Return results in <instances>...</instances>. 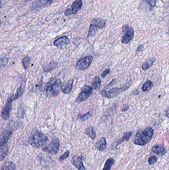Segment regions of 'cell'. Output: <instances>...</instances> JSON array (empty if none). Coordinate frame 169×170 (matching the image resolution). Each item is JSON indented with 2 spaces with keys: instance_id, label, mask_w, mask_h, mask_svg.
I'll return each mask as SVG.
<instances>
[{
  "instance_id": "16",
  "label": "cell",
  "mask_w": 169,
  "mask_h": 170,
  "mask_svg": "<svg viewBox=\"0 0 169 170\" xmlns=\"http://www.w3.org/2000/svg\"><path fill=\"white\" fill-rule=\"evenodd\" d=\"M132 131H129V132H127L123 133L122 138L118 140L117 141L115 142V145L114 146V147H117L118 145L122 143V142H123L124 141H128L130 139V138L132 136Z\"/></svg>"
},
{
  "instance_id": "40",
  "label": "cell",
  "mask_w": 169,
  "mask_h": 170,
  "mask_svg": "<svg viewBox=\"0 0 169 170\" xmlns=\"http://www.w3.org/2000/svg\"><path fill=\"white\" fill-rule=\"evenodd\" d=\"M166 116H167V117H168L169 118V107H168V109H167V110L166 111Z\"/></svg>"
},
{
  "instance_id": "21",
  "label": "cell",
  "mask_w": 169,
  "mask_h": 170,
  "mask_svg": "<svg viewBox=\"0 0 169 170\" xmlns=\"http://www.w3.org/2000/svg\"><path fill=\"white\" fill-rule=\"evenodd\" d=\"M85 134L89 136L91 139L94 140L96 137V133L95 132L94 128L92 126H89L86 128L84 131Z\"/></svg>"
},
{
  "instance_id": "18",
  "label": "cell",
  "mask_w": 169,
  "mask_h": 170,
  "mask_svg": "<svg viewBox=\"0 0 169 170\" xmlns=\"http://www.w3.org/2000/svg\"><path fill=\"white\" fill-rule=\"evenodd\" d=\"M152 152L153 153L157 154L159 155H164L165 153V148L161 145H157L152 148Z\"/></svg>"
},
{
  "instance_id": "22",
  "label": "cell",
  "mask_w": 169,
  "mask_h": 170,
  "mask_svg": "<svg viewBox=\"0 0 169 170\" xmlns=\"http://www.w3.org/2000/svg\"><path fill=\"white\" fill-rule=\"evenodd\" d=\"M1 154H0V158L1 161H3V159L5 158L8 154L9 153V148L7 145H5L1 147Z\"/></svg>"
},
{
  "instance_id": "6",
  "label": "cell",
  "mask_w": 169,
  "mask_h": 170,
  "mask_svg": "<svg viewBox=\"0 0 169 170\" xmlns=\"http://www.w3.org/2000/svg\"><path fill=\"white\" fill-rule=\"evenodd\" d=\"M15 100V95H12L8 99L7 103L4 107L1 114V117L4 121H7L10 117V111L12 110V102Z\"/></svg>"
},
{
  "instance_id": "11",
  "label": "cell",
  "mask_w": 169,
  "mask_h": 170,
  "mask_svg": "<svg viewBox=\"0 0 169 170\" xmlns=\"http://www.w3.org/2000/svg\"><path fill=\"white\" fill-rule=\"evenodd\" d=\"M12 129L10 128H6L3 131L1 136V147L7 144L8 141L12 134Z\"/></svg>"
},
{
  "instance_id": "25",
  "label": "cell",
  "mask_w": 169,
  "mask_h": 170,
  "mask_svg": "<svg viewBox=\"0 0 169 170\" xmlns=\"http://www.w3.org/2000/svg\"><path fill=\"white\" fill-rule=\"evenodd\" d=\"M15 165L12 162H7L3 167L1 168V170H15Z\"/></svg>"
},
{
  "instance_id": "2",
  "label": "cell",
  "mask_w": 169,
  "mask_h": 170,
  "mask_svg": "<svg viewBox=\"0 0 169 170\" xmlns=\"http://www.w3.org/2000/svg\"><path fill=\"white\" fill-rule=\"evenodd\" d=\"M48 140L46 135L41 131L36 130L29 136L28 141L32 147L40 148L46 144Z\"/></svg>"
},
{
  "instance_id": "28",
  "label": "cell",
  "mask_w": 169,
  "mask_h": 170,
  "mask_svg": "<svg viewBox=\"0 0 169 170\" xmlns=\"http://www.w3.org/2000/svg\"><path fill=\"white\" fill-rule=\"evenodd\" d=\"M153 86V85L152 82H151L150 80H147L142 86V90L144 92H147L152 88Z\"/></svg>"
},
{
  "instance_id": "31",
  "label": "cell",
  "mask_w": 169,
  "mask_h": 170,
  "mask_svg": "<svg viewBox=\"0 0 169 170\" xmlns=\"http://www.w3.org/2000/svg\"><path fill=\"white\" fill-rule=\"evenodd\" d=\"M23 92H24V88L22 87H19L17 88V92H16V94L15 95V100L19 99L20 96H21L22 95Z\"/></svg>"
},
{
  "instance_id": "1",
  "label": "cell",
  "mask_w": 169,
  "mask_h": 170,
  "mask_svg": "<svg viewBox=\"0 0 169 170\" xmlns=\"http://www.w3.org/2000/svg\"><path fill=\"white\" fill-rule=\"evenodd\" d=\"M154 130L151 128H146L142 130H139L135 134L134 143L139 146H144L152 139Z\"/></svg>"
},
{
  "instance_id": "36",
  "label": "cell",
  "mask_w": 169,
  "mask_h": 170,
  "mask_svg": "<svg viewBox=\"0 0 169 170\" xmlns=\"http://www.w3.org/2000/svg\"><path fill=\"white\" fill-rule=\"evenodd\" d=\"M146 1L151 7H154L155 4L156 0H146Z\"/></svg>"
},
{
  "instance_id": "20",
  "label": "cell",
  "mask_w": 169,
  "mask_h": 170,
  "mask_svg": "<svg viewBox=\"0 0 169 170\" xmlns=\"http://www.w3.org/2000/svg\"><path fill=\"white\" fill-rule=\"evenodd\" d=\"M57 62L56 61L51 62L48 64L43 67V70L45 72H49L53 70L57 67Z\"/></svg>"
},
{
  "instance_id": "26",
  "label": "cell",
  "mask_w": 169,
  "mask_h": 170,
  "mask_svg": "<svg viewBox=\"0 0 169 170\" xmlns=\"http://www.w3.org/2000/svg\"><path fill=\"white\" fill-rule=\"evenodd\" d=\"M92 116V111H90L84 114H79L78 116V119L80 121H85L88 120Z\"/></svg>"
},
{
  "instance_id": "35",
  "label": "cell",
  "mask_w": 169,
  "mask_h": 170,
  "mask_svg": "<svg viewBox=\"0 0 169 170\" xmlns=\"http://www.w3.org/2000/svg\"><path fill=\"white\" fill-rule=\"evenodd\" d=\"M111 72L110 69H107L105 71H104L101 74V77L102 78H105V77L109 74Z\"/></svg>"
},
{
  "instance_id": "23",
  "label": "cell",
  "mask_w": 169,
  "mask_h": 170,
  "mask_svg": "<svg viewBox=\"0 0 169 170\" xmlns=\"http://www.w3.org/2000/svg\"><path fill=\"white\" fill-rule=\"evenodd\" d=\"M156 59L155 58H151L148 60L147 61L143 63L142 65V69L143 70H146L148 68H150L152 66L153 63L155 61Z\"/></svg>"
},
{
  "instance_id": "34",
  "label": "cell",
  "mask_w": 169,
  "mask_h": 170,
  "mask_svg": "<svg viewBox=\"0 0 169 170\" xmlns=\"http://www.w3.org/2000/svg\"><path fill=\"white\" fill-rule=\"evenodd\" d=\"M132 81L130 80L128 82H127L126 83L123 85L122 87V89H123V92L127 90L128 88L130 87V86L132 85Z\"/></svg>"
},
{
  "instance_id": "29",
  "label": "cell",
  "mask_w": 169,
  "mask_h": 170,
  "mask_svg": "<svg viewBox=\"0 0 169 170\" xmlns=\"http://www.w3.org/2000/svg\"><path fill=\"white\" fill-rule=\"evenodd\" d=\"M97 27L93 25L92 24H91L90 26L89 31L88 32V37H90V36H94L97 31Z\"/></svg>"
},
{
  "instance_id": "30",
  "label": "cell",
  "mask_w": 169,
  "mask_h": 170,
  "mask_svg": "<svg viewBox=\"0 0 169 170\" xmlns=\"http://www.w3.org/2000/svg\"><path fill=\"white\" fill-rule=\"evenodd\" d=\"M30 57L29 56H26L22 59V64L24 65V68L26 70L28 68L29 65L30 63Z\"/></svg>"
},
{
  "instance_id": "19",
  "label": "cell",
  "mask_w": 169,
  "mask_h": 170,
  "mask_svg": "<svg viewBox=\"0 0 169 170\" xmlns=\"http://www.w3.org/2000/svg\"><path fill=\"white\" fill-rule=\"evenodd\" d=\"M73 80H70L67 82L64 88L62 89V92L64 94H69L71 90L73 87Z\"/></svg>"
},
{
  "instance_id": "10",
  "label": "cell",
  "mask_w": 169,
  "mask_h": 170,
  "mask_svg": "<svg viewBox=\"0 0 169 170\" xmlns=\"http://www.w3.org/2000/svg\"><path fill=\"white\" fill-rule=\"evenodd\" d=\"M82 6V0H76L72 4L71 9H66L64 11V15H75L81 10Z\"/></svg>"
},
{
  "instance_id": "39",
  "label": "cell",
  "mask_w": 169,
  "mask_h": 170,
  "mask_svg": "<svg viewBox=\"0 0 169 170\" xmlns=\"http://www.w3.org/2000/svg\"><path fill=\"white\" fill-rule=\"evenodd\" d=\"M143 45H142H142H139V47H137V50H136V53H138V52H140V51L142 50L143 49Z\"/></svg>"
},
{
  "instance_id": "38",
  "label": "cell",
  "mask_w": 169,
  "mask_h": 170,
  "mask_svg": "<svg viewBox=\"0 0 169 170\" xmlns=\"http://www.w3.org/2000/svg\"><path fill=\"white\" fill-rule=\"evenodd\" d=\"M116 82V79H114L112 80L111 82H110V83L106 87H105V88H108L109 87L111 86H112L113 84L115 83Z\"/></svg>"
},
{
  "instance_id": "14",
  "label": "cell",
  "mask_w": 169,
  "mask_h": 170,
  "mask_svg": "<svg viewBox=\"0 0 169 170\" xmlns=\"http://www.w3.org/2000/svg\"><path fill=\"white\" fill-rule=\"evenodd\" d=\"M69 43V39L67 36L59 38L54 42L53 44L57 47L64 48Z\"/></svg>"
},
{
  "instance_id": "37",
  "label": "cell",
  "mask_w": 169,
  "mask_h": 170,
  "mask_svg": "<svg viewBox=\"0 0 169 170\" xmlns=\"http://www.w3.org/2000/svg\"><path fill=\"white\" fill-rule=\"evenodd\" d=\"M129 108H130V106L128 105H123V107H122V111L123 112L126 111L129 109Z\"/></svg>"
},
{
  "instance_id": "41",
  "label": "cell",
  "mask_w": 169,
  "mask_h": 170,
  "mask_svg": "<svg viewBox=\"0 0 169 170\" xmlns=\"http://www.w3.org/2000/svg\"><path fill=\"white\" fill-rule=\"evenodd\" d=\"M139 91L137 90H135L133 92V94H134V95H137V94H139Z\"/></svg>"
},
{
  "instance_id": "24",
  "label": "cell",
  "mask_w": 169,
  "mask_h": 170,
  "mask_svg": "<svg viewBox=\"0 0 169 170\" xmlns=\"http://www.w3.org/2000/svg\"><path fill=\"white\" fill-rule=\"evenodd\" d=\"M101 85V81L100 78L97 76L95 77L94 79L93 80V83L92 84V88H93V90H97L100 88Z\"/></svg>"
},
{
  "instance_id": "27",
  "label": "cell",
  "mask_w": 169,
  "mask_h": 170,
  "mask_svg": "<svg viewBox=\"0 0 169 170\" xmlns=\"http://www.w3.org/2000/svg\"><path fill=\"white\" fill-rule=\"evenodd\" d=\"M115 162V160L113 158H110L107 160L105 163L104 168L102 170H110L112 166L113 165Z\"/></svg>"
},
{
  "instance_id": "9",
  "label": "cell",
  "mask_w": 169,
  "mask_h": 170,
  "mask_svg": "<svg viewBox=\"0 0 169 170\" xmlns=\"http://www.w3.org/2000/svg\"><path fill=\"white\" fill-rule=\"evenodd\" d=\"M123 92V91L122 87L121 88L116 87V88H112V90L108 91L105 90H102L100 91V94L102 97H105L108 99H112V98L117 97L121 92Z\"/></svg>"
},
{
  "instance_id": "17",
  "label": "cell",
  "mask_w": 169,
  "mask_h": 170,
  "mask_svg": "<svg viewBox=\"0 0 169 170\" xmlns=\"http://www.w3.org/2000/svg\"><path fill=\"white\" fill-rule=\"evenodd\" d=\"M91 24L96 26L98 29H102L106 26V22L103 19L96 18V19H93L91 21Z\"/></svg>"
},
{
  "instance_id": "32",
  "label": "cell",
  "mask_w": 169,
  "mask_h": 170,
  "mask_svg": "<svg viewBox=\"0 0 169 170\" xmlns=\"http://www.w3.org/2000/svg\"><path fill=\"white\" fill-rule=\"evenodd\" d=\"M148 163L150 165H153L157 162V158L155 156H152L148 158Z\"/></svg>"
},
{
  "instance_id": "8",
  "label": "cell",
  "mask_w": 169,
  "mask_h": 170,
  "mask_svg": "<svg viewBox=\"0 0 169 170\" xmlns=\"http://www.w3.org/2000/svg\"><path fill=\"white\" fill-rule=\"evenodd\" d=\"M93 60V56L91 55L86 56L84 58L80 59L76 63V69L78 70H85L90 66Z\"/></svg>"
},
{
  "instance_id": "13",
  "label": "cell",
  "mask_w": 169,
  "mask_h": 170,
  "mask_svg": "<svg viewBox=\"0 0 169 170\" xmlns=\"http://www.w3.org/2000/svg\"><path fill=\"white\" fill-rule=\"evenodd\" d=\"M71 163L78 170H86L81 157L74 156L71 160Z\"/></svg>"
},
{
  "instance_id": "33",
  "label": "cell",
  "mask_w": 169,
  "mask_h": 170,
  "mask_svg": "<svg viewBox=\"0 0 169 170\" xmlns=\"http://www.w3.org/2000/svg\"><path fill=\"white\" fill-rule=\"evenodd\" d=\"M69 151H66L65 152H64V154L63 155H62L61 156H60L59 158V160L60 161H63L64 160H65L69 156Z\"/></svg>"
},
{
  "instance_id": "3",
  "label": "cell",
  "mask_w": 169,
  "mask_h": 170,
  "mask_svg": "<svg viewBox=\"0 0 169 170\" xmlns=\"http://www.w3.org/2000/svg\"><path fill=\"white\" fill-rule=\"evenodd\" d=\"M62 87V83L60 80H57L51 85H48L45 89L48 95L56 97L59 94L60 91Z\"/></svg>"
},
{
  "instance_id": "12",
  "label": "cell",
  "mask_w": 169,
  "mask_h": 170,
  "mask_svg": "<svg viewBox=\"0 0 169 170\" xmlns=\"http://www.w3.org/2000/svg\"><path fill=\"white\" fill-rule=\"evenodd\" d=\"M52 2L53 0H36L32 4V9L36 10L47 7L48 6L50 5Z\"/></svg>"
},
{
  "instance_id": "5",
  "label": "cell",
  "mask_w": 169,
  "mask_h": 170,
  "mask_svg": "<svg viewBox=\"0 0 169 170\" xmlns=\"http://www.w3.org/2000/svg\"><path fill=\"white\" fill-rule=\"evenodd\" d=\"M93 92V88L89 86L85 85L81 88V91L75 100V102L80 103L86 100L91 95Z\"/></svg>"
},
{
  "instance_id": "15",
  "label": "cell",
  "mask_w": 169,
  "mask_h": 170,
  "mask_svg": "<svg viewBox=\"0 0 169 170\" xmlns=\"http://www.w3.org/2000/svg\"><path fill=\"white\" fill-rule=\"evenodd\" d=\"M95 147L100 151H103L106 149L107 147V142L106 138L102 137L95 144Z\"/></svg>"
},
{
  "instance_id": "7",
  "label": "cell",
  "mask_w": 169,
  "mask_h": 170,
  "mask_svg": "<svg viewBox=\"0 0 169 170\" xmlns=\"http://www.w3.org/2000/svg\"><path fill=\"white\" fill-rule=\"evenodd\" d=\"M123 31L124 33L122 39V42L123 44H127L132 40L134 37V29L128 25H125L123 27Z\"/></svg>"
},
{
  "instance_id": "4",
  "label": "cell",
  "mask_w": 169,
  "mask_h": 170,
  "mask_svg": "<svg viewBox=\"0 0 169 170\" xmlns=\"http://www.w3.org/2000/svg\"><path fill=\"white\" fill-rule=\"evenodd\" d=\"M60 143L59 140L55 138L51 143L42 148L43 151L51 155H54L57 154L59 150Z\"/></svg>"
}]
</instances>
